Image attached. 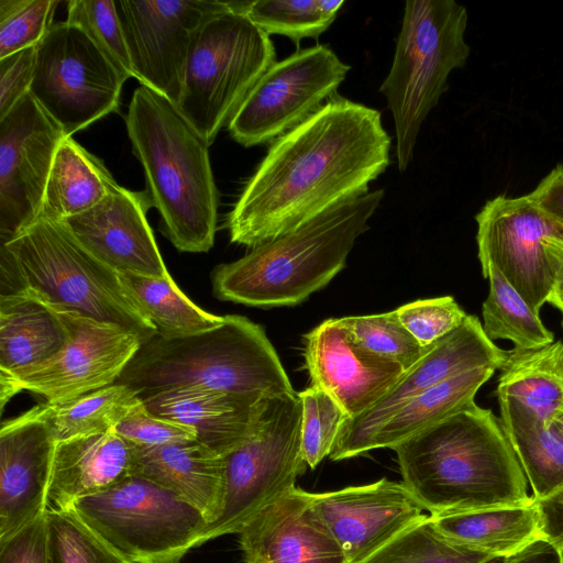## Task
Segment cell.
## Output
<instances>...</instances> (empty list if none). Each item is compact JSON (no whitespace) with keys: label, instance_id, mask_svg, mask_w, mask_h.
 <instances>
[{"label":"cell","instance_id":"obj_25","mask_svg":"<svg viewBox=\"0 0 563 563\" xmlns=\"http://www.w3.org/2000/svg\"><path fill=\"white\" fill-rule=\"evenodd\" d=\"M132 475L147 478L174 493L197 508L208 525L221 514L223 456L198 440L148 448L133 445Z\"/></svg>","mask_w":563,"mask_h":563},{"label":"cell","instance_id":"obj_32","mask_svg":"<svg viewBox=\"0 0 563 563\" xmlns=\"http://www.w3.org/2000/svg\"><path fill=\"white\" fill-rule=\"evenodd\" d=\"M483 276L489 282V291L482 307V324L489 340H509L517 350L538 349L554 342L553 333L539 314L497 268L488 267Z\"/></svg>","mask_w":563,"mask_h":563},{"label":"cell","instance_id":"obj_27","mask_svg":"<svg viewBox=\"0 0 563 563\" xmlns=\"http://www.w3.org/2000/svg\"><path fill=\"white\" fill-rule=\"evenodd\" d=\"M57 311L25 290L0 295V375L36 366L66 344Z\"/></svg>","mask_w":563,"mask_h":563},{"label":"cell","instance_id":"obj_29","mask_svg":"<svg viewBox=\"0 0 563 563\" xmlns=\"http://www.w3.org/2000/svg\"><path fill=\"white\" fill-rule=\"evenodd\" d=\"M115 184L98 157L66 136L54 156L40 217L60 221L80 214L102 201Z\"/></svg>","mask_w":563,"mask_h":563},{"label":"cell","instance_id":"obj_39","mask_svg":"<svg viewBox=\"0 0 563 563\" xmlns=\"http://www.w3.org/2000/svg\"><path fill=\"white\" fill-rule=\"evenodd\" d=\"M66 21L82 30L125 80L134 78L114 1L70 0Z\"/></svg>","mask_w":563,"mask_h":563},{"label":"cell","instance_id":"obj_4","mask_svg":"<svg viewBox=\"0 0 563 563\" xmlns=\"http://www.w3.org/2000/svg\"><path fill=\"white\" fill-rule=\"evenodd\" d=\"M383 198V189L367 192L218 265L211 274L214 297L261 308L305 301L344 268Z\"/></svg>","mask_w":563,"mask_h":563},{"label":"cell","instance_id":"obj_28","mask_svg":"<svg viewBox=\"0 0 563 563\" xmlns=\"http://www.w3.org/2000/svg\"><path fill=\"white\" fill-rule=\"evenodd\" d=\"M430 516L444 538L494 559L516 555L544 541L536 500L525 506Z\"/></svg>","mask_w":563,"mask_h":563},{"label":"cell","instance_id":"obj_12","mask_svg":"<svg viewBox=\"0 0 563 563\" xmlns=\"http://www.w3.org/2000/svg\"><path fill=\"white\" fill-rule=\"evenodd\" d=\"M54 309L65 324L66 344L42 364L0 375L2 410L23 390L40 395L46 404L60 405L112 385L142 344L119 325Z\"/></svg>","mask_w":563,"mask_h":563},{"label":"cell","instance_id":"obj_1","mask_svg":"<svg viewBox=\"0 0 563 563\" xmlns=\"http://www.w3.org/2000/svg\"><path fill=\"white\" fill-rule=\"evenodd\" d=\"M390 143L378 110L335 95L272 143L228 214L231 242L253 249L367 194Z\"/></svg>","mask_w":563,"mask_h":563},{"label":"cell","instance_id":"obj_3","mask_svg":"<svg viewBox=\"0 0 563 563\" xmlns=\"http://www.w3.org/2000/svg\"><path fill=\"white\" fill-rule=\"evenodd\" d=\"M125 125L163 233L180 252H208L219 207L210 145L174 103L143 85L132 95Z\"/></svg>","mask_w":563,"mask_h":563},{"label":"cell","instance_id":"obj_48","mask_svg":"<svg viewBox=\"0 0 563 563\" xmlns=\"http://www.w3.org/2000/svg\"><path fill=\"white\" fill-rule=\"evenodd\" d=\"M544 249L554 275V287L548 302L563 313V239L547 238Z\"/></svg>","mask_w":563,"mask_h":563},{"label":"cell","instance_id":"obj_8","mask_svg":"<svg viewBox=\"0 0 563 563\" xmlns=\"http://www.w3.org/2000/svg\"><path fill=\"white\" fill-rule=\"evenodd\" d=\"M275 58L269 35L246 16L241 1H227L195 37L178 111L211 145Z\"/></svg>","mask_w":563,"mask_h":563},{"label":"cell","instance_id":"obj_7","mask_svg":"<svg viewBox=\"0 0 563 563\" xmlns=\"http://www.w3.org/2000/svg\"><path fill=\"white\" fill-rule=\"evenodd\" d=\"M466 25V8L453 0L405 3L393 64L379 88L394 118L400 172L412 161L420 128L448 89L450 74L470 56Z\"/></svg>","mask_w":563,"mask_h":563},{"label":"cell","instance_id":"obj_15","mask_svg":"<svg viewBox=\"0 0 563 563\" xmlns=\"http://www.w3.org/2000/svg\"><path fill=\"white\" fill-rule=\"evenodd\" d=\"M482 274L497 268L539 314L554 287V275L544 241L563 239V229L552 221L531 196L499 195L475 217Z\"/></svg>","mask_w":563,"mask_h":563},{"label":"cell","instance_id":"obj_35","mask_svg":"<svg viewBox=\"0 0 563 563\" xmlns=\"http://www.w3.org/2000/svg\"><path fill=\"white\" fill-rule=\"evenodd\" d=\"M492 556L444 538L427 515L365 558L354 563H488Z\"/></svg>","mask_w":563,"mask_h":563},{"label":"cell","instance_id":"obj_45","mask_svg":"<svg viewBox=\"0 0 563 563\" xmlns=\"http://www.w3.org/2000/svg\"><path fill=\"white\" fill-rule=\"evenodd\" d=\"M0 563H49L45 512L0 540Z\"/></svg>","mask_w":563,"mask_h":563},{"label":"cell","instance_id":"obj_31","mask_svg":"<svg viewBox=\"0 0 563 563\" xmlns=\"http://www.w3.org/2000/svg\"><path fill=\"white\" fill-rule=\"evenodd\" d=\"M120 276L159 336L179 338L205 332L220 325L224 320V316L210 313L194 303L170 275Z\"/></svg>","mask_w":563,"mask_h":563},{"label":"cell","instance_id":"obj_33","mask_svg":"<svg viewBox=\"0 0 563 563\" xmlns=\"http://www.w3.org/2000/svg\"><path fill=\"white\" fill-rule=\"evenodd\" d=\"M141 400L128 385L114 383L71 401L51 406L56 441L114 428Z\"/></svg>","mask_w":563,"mask_h":563},{"label":"cell","instance_id":"obj_38","mask_svg":"<svg viewBox=\"0 0 563 563\" xmlns=\"http://www.w3.org/2000/svg\"><path fill=\"white\" fill-rule=\"evenodd\" d=\"M49 563H125L73 509L45 510Z\"/></svg>","mask_w":563,"mask_h":563},{"label":"cell","instance_id":"obj_9","mask_svg":"<svg viewBox=\"0 0 563 563\" xmlns=\"http://www.w3.org/2000/svg\"><path fill=\"white\" fill-rule=\"evenodd\" d=\"M71 509L125 563H180L208 526L197 508L137 475L76 500Z\"/></svg>","mask_w":563,"mask_h":563},{"label":"cell","instance_id":"obj_36","mask_svg":"<svg viewBox=\"0 0 563 563\" xmlns=\"http://www.w3.org/2000/svg\"><path fill=\"white\" fill-rule=\"evenodd\" d=\"M343 4V0H256L241 1V9L266 34L287 36L298 45L301 38H318Z\"/></svg>","mask_w":563,"mask_h":563},{"label":"cell","instance_id":"obj_22","mask_svg":"<svg viewBox=\"0 0 563 563\" xmlns=\"http://www.w3.org/2000/svg\"><path fill=\"white\" fill-rule=\"evenodd\" d=\"M239 534L244 563H347L312 493L298 487L262 509Z\"/></svg>","mask_w":563,"mask_h":563},{"label":"cell","instance_id":"obj_37","mask_svg":"<svg viewBox=\"0 0 563 563\" xmlns=\"http://www.w3.org/2000/svg\"><path fill=\"white\" fill-rule=\"evenodd\" d=\"M351 336L365 350L399 364L406 372L427 352L404 327L396 310L339 319Z\"/></svg>","mask_w":563,"mask_h":563},{"label":"cell","instance_id":"obj_17","mask_svg":"<svg viewBox=\"0 0 563 563\" xmlns=\"http://www.w3.org/2000/svg\"><path fill=\"white\" fill-rule=\"evenodd\" d=\"M65 137L30 93L0 119L1 242L38 219L54 156Z\"/></svg>","mask_w":563,"mask_h":563},{"label":"cell","instance_id":"obj_34","mask_svg":"<svg viewBox=\"0 0 563 563\" xmlns=\"http://www.w3.org/2000/svg\"><path fill=\"white\" fill-rule=\"evenodd\" d=\"M504 431L536 500L563 488V440L552 423H522Z\"/></svg>","mask_w":563,"mask_h":563},{"label":"cell","instance_id":"obj_52","mask_svg":"<svg viewBox=\"0 0 563 563\" xmlns=\"http://www.w3.org/2000/svg\"><path fill=\"white\" fill-rule=\"evenodd\" d=\"M562 327H563V323H562Z\"/></svg>","mask_w":563,"mask_h":563},{"label":"cell","instance_id":"obj_6","mask_svg":"<svg viewBox=\"0 0 563 563\" xmlns=\"http://www.w3.org/2000/svg\"><path fill=\"white\" fill-rule=\"evenodd\" d=\"M117 383L140 398L183 387L272 397L294 393L264 329L243 316H224L205 332L141 344Z\"/></svg>","mask_w":563,"mask_h":563},{"label":"cell","instance_id":"obj_10","mask_svg":"<svg viewBox=\"0 0 563 563\" xmlns=\"http://www.w3.org/2000/svg\"><path fill=\"white\" fill-rule=\"evenodd\" d=\"M301 400L294 391L268 397L251 437L223 456L224 498L205 542L243 527L266 506L291 490L308 466L301 450Z\"/></svg>","mask_w":563,"mask_h":563},{"label":"cell","instance_id":"obj_43","mask_svg":"<svg viewBox=\"0 0 563 563\" xmlns=\"http://www.w3.org/2000/svg\"><path fill=\"white\" fill-rule=\"evenodd\" d=\"M114 430L129 443L141 448L197 440L196 431L192 428L153 415L142 399L114 427Z\"/></svg>","mask_w":563,"mask_h":563},{"label":"cell","instance_id":"obj_2","mask_svg":"<svg viewBox=\"0 0 563 563\" xmlns=\"http://www.w3.org/2000/svg\"><path fill=\"white\" fill-rule=\"evenodd\" d=\"M393 450L402 483L429 515L534 500L500 420L475 401Z\"/></svg>","mask_w":563,"mask_h":563},{"label":"cell","instance_id":"obj_30","mask_svg":"<svg viewBox=\"0 0 563 563\" xmlns=\"http://www.w3.org/2000/svg\"><path fill=\"white\" fill-rule=\"evenodd\" d=\"M478 367L451 377L416 396L394 413L372 437L366 451L389 448L434 426L474 402L478 389L495 374Z\"/></svg>","mask_w":563,"mask_h":563},{"label":"cell","instance_id":"obj_20","mask_svg":"<svg viewBox=\"0 0 563 563\" xmlns=\"http://www.w3.org/2000/svg\"><path fill=\"white\" fill-rule=\"evenodd\" d=\"M144 192L120 186L93 208L62 220L76 240L119 275H169L146 219Z\"/></svg>","mask_w":563,"mask_h":563},{"label":"cell","instance_id":"obj_50","mask_svg":"<svg viewBox=\"0 0 563 563\" xmlns=\"http://www.w3.org/2000/svg\"><path fill=\"white\" fill-rule=\"evenodd\" d=\"M552 427L563 440V410L559 411L552 420Z\"/></svg>","mask_w":563,"mask_h":563},{"label":"cell","instance_id":"obj_13","mask_svg":"<svg viewBox=\"0 0 563 563\" xmlns=\"http://www.w3.org/2000/svg\"><path fill=\"white\" fill-rule=\"evenodd\" d=\"M350 68L327 45L275 62L230 120L231 136L246 147L282 136L334 97Z\"/></svg>","mask_w":563,"mask_h":563},{"label":"cell","instance_id":"obj_46","mask_svg":"<svg viewBox=\"0 0 563 563\" xmlns=\"http://www.w3.org/2000/svg\"><path fill=\"white\" fill-rule=\"evenodd\" d=\"M529 195L563 229V164L556 165Z\"/></svg>","mask_w":563,"mask_h":563},{"label":"cell","instance_id":"obj_23","mask_svg":"<svg viewBox=\"0 0 563 563\" xmlns=\"http://www.w3.org/2000/svg\"><path fill=\"white\" fill-rule=\"evenodd\" d=\"M141 399L150 412L192 428L198 441L224 456L254 432L268 397L183 387Z\"/></svg>","mask_w":563,"mask_h":563},{"label":"cell","instance_id":"obj_42","mask_svg":"<svg viewBox=\"0 0 563 563\" xmlns=\"http://www.w3.org/2000/svg\"><path fill=\"white\" fill-rule=\"evenodd\" d=\"M396 311L404 327L424 347L456 329L467 316L451 296L416 300Z\"/></svg>","mask_w":563,"mask_h":563},{"label":"cell","instance_id":"obj_16","mask_svg":"<svg viewBox=\"0 0 563 563\" xmlns=\"http://www.w3.org/2000/svg\"><path fill=\"white\" fill-rule=\"evenodd\" d=\"M508 353L486 336L476 316L467 314L456 329L430 345L373 407L346 419L329 454L330 460L342 461L366 453L376 431L409 400L475 368L500 369Z\"/></svg>","mask_w":563,"mask_h":563},{"label":"cell","instance_id":"obj_26","mask_svg":"<svg viewBox=\"0 0 563 563\" xmlns=\"http://www.w3.org/2000/svg\"><path fill=\"white\" fill-rule=\"evenodd\" d=\"M496 397L503 429L531 422L551 423L563 410V342L510 350L500 368Z\"/></svg>","mask_w":563,"mask_h":563},{"label":"cell","instance_id":"obj_47","mask_svg":"<svg viewBox=\"0 0 563 563\" xmlns=\"http://www.w3.org/2000/svg\"><path fill=\"white\" fill-rule=\"evenodd\" d=\"M536 505L544 542L558 551L563 549V488L536 500Z\"/></svg>","mask_w":563,"mask_h":563},{"label":"cell","instance_id":"obj_41","mask_svg":"<svg viewBox=\"0 0 563 563\" xmlns=\"http://www.w3.org/2000/svg\"><path fill=\"white\" fill-rule=\"evenodd\" d=\"M59 1L0 0V58L37 46Z\"/></svg>","mask_w":563,"mask_h":563},{"label":"cell","instance_id":"obj_21","mask_svg":"<svg viewBox=\"0 0 563 563\" xmlns=\"http://www.w3.org/2000/svg\"><path fill=\"white\" fill-rule=\"evenodd\" d=\"M305 361L311 384L349 418L373 407L405 373L396 362L362 347L339 319L324 320L305 335Z\"/></svg>","mask_w":563,"mask_h":563},{"label":"cell","instance_id":"obj_19","mask_svg":"<svg viewBox=\"0 0 563 563\" xmlns=\"http://www.w3.org/2000/svg\"><path fill=\"white\" fill-rule=\"evenodd\" d=\"M313 506L347 563H354L424 518L423 506L402 482L312 493Z\"/></svg>","mask_w":563,"mask_h":563},{"label":"cell","instance_id":"obj_40","mask_svg":"<svg viewBox=\"0 0 563 563\" xmlns=\"http://www.w3.org/2000/svg\"><path fill=\"white\" fill-rule=\"evenodd\" d=\"M301 400V450L307 465L314 468L329 456L339 432L349 418L321 388L310 385L298 393Z\"/></svg>","mask_w":563,"mask_h":563},{"label":"cell","instance_id":"obj_11","mask_svg":"<svg viewBox=\"0 0 563 563\" xmlns=\"http://www.w3.org/2000/svg\"><path fill=\"white\" fill-rule=\"evenodd\" d=\"M124 81L88 35L64 21L53 23L36 46L29 93L73 136L118 109Z\"/></svg>","mask_w":563,"mask_h":563},{"label":"cell","instance_id":"obj_51","mask_svg":"<svg viewBox=\"0 0 563 563\" xmlns=\"http://www.w3.org/2000/svg\"><path fill=\"white\" fill-rule=\"evenodd\" d=\"M559 559H560V563H563V549L559 550Z\"/></svg>","mask_w":563,"mask_h":563},{"label":"cell","instance_id":"obj_5","mask_svg":"<svg viewBox=\"0 0 563 563\" xmlns=\"http://www.w3.org/2000/svg\"><path fill=\"white\" fill-rule=\"evenodd\" d=\"M1 290H25L46 305L111 323L142 343L157 330L108 267L71 234L60 220L40 217L1 242Z\"/></svg>","mask_w":563,"mask_h":563},{"label":"cell","instance_id":"obj_18","mask_svg":"<svg viewBox=\"0 0 563 563\" xmlns=\"http://www.w3.org/2000/svg\"><path fill=\"white\" fill-rule=\"evenodd\" d=\"M56 442L46 402L2 422L0 540L45 512Z\"/></svg>","mask_w":563,"mask_h":563},{"label":"cell","instance_id":"obj_49","mask_svg":"<svg viewBox=\"0 0 563 563\" xmlns=\"http://www.w3.org/2000/svg\"><path fill=\"white\" fill-rule=\"evenodd\" d=\"M488 563H560V559L556 549L544 541H539L516 555Z\"/></svg>","mask_w":563,"mask_h":563},{"label":"cell","instance_id":"obj_24","mask_svg":"<svg viewBox=\"0 0 563 563\" xmlns=\"http://www.w3.org/2000/svg\"><path fill=\"white\" fill-rule=\"evenodd\" d=\"M133 445L114 428L57 441L47 493L51 508L71 509L84 497L102 493L132 475Z\"/></svg>","mask_w":563,"mask_h":563},{"label":"cell","instance_id":"obj_14","mask_svg":"<svg viewBox=\"0 0 563 563\" xmlns=\"http://www.w3.org/2000/svg\"><path fill=\"white\" fill-rule=\"evenodd\" d=\"M134 78L177 104L195 37L227 1L114 0Z\"/></svg>","mask_w":563,"mask_h":563},{"label":"cell","instance_id":"obj_44","mask_svg":"<svg viewBox=\"0 0 563 563\" xmlns=\"http://www.w3.org/2000/svg\"><path fill=\"white\" fill-rule=\"evenodd\" d=\"M36 46L0 58V119L30 91L35 70Z\"/></svg>","mask_w":563,"mask_h":563}]
</instances>
